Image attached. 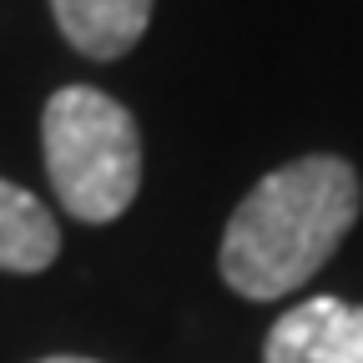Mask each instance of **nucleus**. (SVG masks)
Listing matches in <instances>:
<instances>
[{"mask_svg": "<svg viewBox=\"0 0 363 363\" xmlns=\"http://www.w3.org/2000/svg\"><path fill=\"white\" fill-rule=\"evenodd\" d=\"M363 187L343 157L313 152L267 172L238 202L222 233L217 267L233 293L272 303L298 293L358 222Z\"/></svg>", "mask_w": 363, "mask_h": 363, "instance_id": "obj_1", "label": "nucleus"}, {"mask_svg": "<svg viewBox=\"0 0 363 363\" xmlns=\"http://www.w3.org/2000/svg\"><path fill=\"white\" fill-rule=\"evenodd\" d=\"M45 172L76 222H116L142 187V131L96 86H61L40 116Z\"/></svg>", "mask_w": 363, "mask_h": 363, "instance_id": "obj_2", "label": "nucleus"}, {"mask_svg": "<svg viewBox=\"0 0 363 363\" xmlns=\"http://www.w3.org/2000/svg\"><path fill=\"white\" fill-rule=\"evenodd\" d=\"M262 363H363V308L308 298L267 328Z\"/></svg>", "mask_w": 363, "mask_h": 363, "instance_id": "obj_3", "label": "nucleus"}, {"mask_svg": "<svg viewBox=\"0 0 363 363\" xmlns=\"http://www.w3.org/2000/svg\"><path fill=\"white\" fill-rule=\"evenodd\" d=\"M61 35L91 61L126 56L152 26V0H51Z\"/></svg>", "mask_w": 363, "mask_h": 363, "instance_id": "obj_4", "label": "nucleus"}, {"mask_svg": "<svg viewBox=\"0 0 363 363\" xmlns=\"http://www.w3.org/2000/svg\"><path fill=\"white\" fill-rule=\"evenodd\" d=\"M61 252V227L26 187L0 177V272H40Z\"/></svg>", "mask_w": 363, "mask_h": 363, "instance_id": "obj_5", "label": "nucleus"}, {"mask_svg": "<svg viewBox=\"0 0 363 363\" xmlns=\"http://www.w3.org/2000/svg\"><path fill=\"white\" fill-rule=\"evenodd\" d=\"M35 363H96V358H81V353H51V358H35Z\"/></svg>", "mask_w": 363, "mask_h": 363, "instance_id": "obj_6", "label": "nucleus"}]
</instances>
